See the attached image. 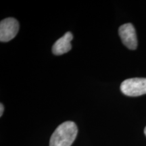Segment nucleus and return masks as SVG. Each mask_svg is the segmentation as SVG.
<instances>
[{"mask_svg":"<svg viewBox=\"0 0 146 146\" xmlns=\"http://www.w3.org/2000/svg\"><path fill=\"white\" fill-rule=\"evenodd\" d=\"M78 128L72 121L58 126L50 138V146H70L77 135Z\"/></svg>","mask_w":146,"mask_h":146,"instance_id":"obj_1","label":"nucleus"},{"mask_svg":"<svg viewBox=\"0 0 146 146\" xmlns=\"http://www.w3.org/2000/svg\"><path fill=\"white\" fill-rule=\"evenodd\" d=\"M122 93L127 96L137 97L146 94V78H132L120 85Z\"/></svg>","mask_w":146,"mask_h":146,"instance_id":"obj_2","label":"nucleus"},{"mask_svg":"<svg viewBox=\"0 0 146 146\" xmlns=\"http://www.w3.org/2000/svg\"><path fill=\"white\" fill-rule=\"evenodd\" d=\"M19 30V23L14 18H7L0 23V41L8 42L15 37Z\"/></svg>","mask_w":146,"mask_h":146,"instance_id":"obj_3","label":"nucleus"},{"mask_svg":"<svg viewBox=\"0 0 146 146\" xmlns=\"http://www.w3.org/2000/svg\"><path fill=\"white\" fill-rule=\"evenodd\" d=\"M118 33L123 44L127 48L134 50L137 47V38L135 29L132 24L127 23L120 27Z\"/></svg>","mask_w":146,"mask_h":146,"instance_id":"obj_4","label":"nucleus"},{"mask_svg":"<svg viewBox=\"0 0 146 146\" xmlns=\"http://www.w3.org/2000/svg\"><path fill=\"white\" fill-rule=\"evenodd\" d=\"M73 39V35L70 32H67L64 35L55 42L52 47L53 54L60 56L68 52L72 48L70 42Z\"/></svg>","mask_w":146,"mask_h":146,"instance_id":"obj_5","label":"nucleus"},{"mask_svg":"<svg viewBox=\"0 0 146 146\" xmlns=\"http://www.w3.org/2000/svg\"><path fill=\"white\" fill-rule=\"evenodd\" d=\"M3 110H4V108H3V105L2 104H0V116H2Z\"/></svg>","mask_w":146,"mask_h":146,"instance_id":"obj_6","label":"nucleus"},{"mask_svg":"<svg viewBox=\"0 0 146 146\" xmlns=\"http://www.w3.org/2000/svg\"><path fill=\"white\" fill-rule=\"evenodd\" d=\"M144 133H145V136H146V127L145 128V129H144Z\"/></svg>","mask_w":146,"mask_h":146,"instance_id":"obj_7","label":"nucleus"}]
</instances>
